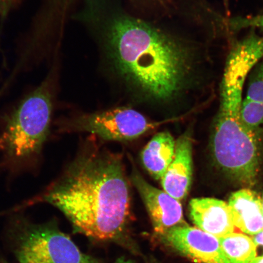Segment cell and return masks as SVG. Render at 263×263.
Wrapping results in <instances>:
<instances>
[{
	"label": "cell",
	"mask_w": 263,
	"mask_h": 263,
	"mask_svg": "<svg viewBox=\"0 0 263 263\" xmlns=\"http://www.w3.org/2000/svg\"><path fill=\"white\" fill-rule=\"evenodd\" d=\"M11 231L19 263H100L83 254L54 220L39 224L18 216Z\"/></svg>",
	"instance_id": "obj_5"
},
{
	"label": "cell",
	"mask_w": 263,
	"mask_h": 263,
	"mask_svg": "<svg viewBox=\"0 0 263 263\" xmlns=\"http://www.w3.org/2000/svg\"><path fill=\"white\" fill-rule=\"evenodd\" d=\"M246 83L241 115L247 125L255 127L263 124V58L253 68Z\"/></svg>",
	"instance_id": "obj_13"
},
{
	"label": "cell",
	"mask_w": 263,
	"mask_h": 263,
	"mask_svg": "<svg viewBox=\"0 0 263 263\" xmlns=\"http://www.w3.org/2000/svg\"><path fill=\"white\" fill-rule=\"evenodd\" d=\"M243 92L219 89L220 104L213 139L217 163L235 180L252 185L258 172L257 140L241 116Z\"/></svg>",
	"instance_id": "obj_4"
},
{
	"label": "cell",
	"mask_w": 263,
	"mask_h": 263,
	"mask_svg": "<svg viewBox=\"0 0 263 263\" xmlns=\"http://www.w3.org/2000/svg\"><path fill=\"white\" fill-rule=\"evenodd\" d=\"M0 263H9L4 259H0Z\"/></svg>",
	"instance_id": "obj_20"
},
{
	"label": "cell",
	"mask_w": 263,
	"mask_h": 263,
	"mask_svg": "<svg viewBox=\"0 0 263 263\" xmlns=\"http://www.w3.org/2000/svg\"><path fill=\"white\" fill-rule=\"evenodd\" d=\"M190 216L196 228L220 238L234 232L228 203L211 197H199L191 200Z\"/></svg>",
	"instance_id": "obj_9"
},
{
	"label": "cell",
	"mask_w": 263,
	"mask_h": 263,
	"mask_svg": "<svg viewBox=\"0 0 263 263\" xmlns=\"http://www.w3.org/2000/svg\"><path fill=\"white\" fill-rule=\"evenodd\" d=\"M71 1V0H54V2H57L59 4L63 3L64 5ZM139 1L146 3L147 5L153 6V7L165 10L171 7L173 0H139Z\"/></svg>",
	"instance_id": "obj_16"
},
{
	"label": "cell",
	"mask_w": 263,
	"mask_h": 263,
	"mask_svg": "<svg viewBox=\"0 0 263 263\" xmlns=\"http://www.w3.org/2000/svg\"><path fill=\"white\" fill-rule=\"evenodd\" d=\"M219 239L230 263H250L256 257V246L248 235L233 232Z\"/></svg>",
	"instance_id": "obj_14"
},
{
	"label": "cell",
	"mask_w": 263,
	"mask_h": 263,
	"mask_svg": "<svg viewBox=\"0 0 263 263\" xmlns=\"http://www.w3.org/2000/svg\"><path fill=\"white\" fill-rule=\"evenodd\" d=\"M251 238L255 243L256 249L258 248H263V230L256 233V235L251 236Z\"/></svg>",
	"instance_id": "obj_18"
},
{
	"label": "cell",
	"mask_w": 263,
	"mask_h": 263,
	"mask_svg": "<svg viewBox=\"0 0 263 263\" xmlns=\"http://www.w3.org/2000/svg\"><path fill=\"white\" fill-rule=\"evenodd\" d=\"M163 123L150 121L132 108L120 107L62 120L58 127L60 132H87L104 140L122 141L136 139Z\"/></svg>",
	"instance_id": "obj_6"
},
{
	"label": "cell",
	"mask_w": 263,
	"mask_h": 263,
	"mask_svg": "<svg viewBox=\"0 0 263 263\" xmlns=\"http://www.w3.org/2000/svg\"><path fill=\"white\" fill-rule=\"evenodd\" d=\"M18 1L19 0H0V14H6Z\"/></svg>",
	"instance_id": "obj_17"
},
{
	"label": "cell",
	"mask_w": 263,
	"mask_h": 263,
	"mask_svg": "<svg viewBox=\"0 0 263 263\" xmlns=\"http://www.w3.org/2000/svg\"><path fill=\"white\" fill-rule=\"evenodd\" d=\"M250 263H263V256H259Z\"/></svg>",
	"instance_id": "obj_19"
},
{
	"label": "cell",
	"mask_w": 263,
	"mask_h": 263,
	"mask_svg": "<svg viewBox=\"0 0 263 263\" xmlns=\"http://www.w3.org/2000/svg\"><path fill=\"white\" fill-rule=\"evenodd\" d=\"M192 140L186 133L176 141L175 154L161 179L164 192L179 201L189 192L193 177Z\"/></svg>",
	"instance_id": "obj_10"
},
{
	"label": "cell",
	"mask_w": 263,
	"mask_h": 263,
	"mask_svg": "<svg viewBox=\"0 0 263 263\" xmlns=\"http://www.w3.org/2000/svg\"><path fill=\"white\" fill-rule=\"evenodd\" d=\"M54 68L23 98L6 118L0 151L6 169L13 173L34 169L40 161L50 129L55 95Z\"/></svg>",
	"instance_id": "obj_3"
},
{
	"label": "cell",
	"mask_w": 263,
	"mask_h": 263,
	"mask_svg": "<svg viewBox=\"0 0 263 263\" xmlns=\"http://www.w3.org/2000/svg\"><path fill=\"white\" fill-rule=\"evenodd\" d=\"M228 205L235 228L253 236L263 230L262 203L254 191L245 189L232 194Z\"/></svg>",
	"instance_id": "obj_11"
},
{
	"label": "cell",
	"mask_w": 263,
	"mask_h": 263,
	"mask_svg": "<svg viewBox=\"0 0 263 263\" xmlns=\"http://www.w3.org/2000/svg\"><path fill=\"white\" fill-rule=\"evenodd\" d=\"M227 25L233 31L251 28L258 29L263 32V14L251 16H233L227 21Z\"/></svg>",
	"instance_id": "obj_15"
},
{
	"label": "cell",
	"mask_w": 263,
	"mask_h": 263,
	"mask_svg": "<svg viewBox=\"0 0 263 263\" xmlns=\"http://www.w3.org/2000/svg\"><path fill=\"white\" fill-rule=\"evenodd\" d=\"M104 15L87 5L84 16L97 29L108 64L121 82L153 100H173L197 83L196 46L122 10Z\"/></svg>",
	"instance_id": "obj_1"
},
{
	"label": "cell",
	"mask_w": 263,
	"mask_h": 263,
	"mask_svg": "<svg viewBox=\"0 0 263 263\" xmlns=\"http://www.w3.org/2000/svg\"><path fill=\"white\" fill-rule=\"evenodd\" d=\"M160 238L169 248L195 263H230L219 238L186 222Z\"/></svg>",
	"instance_id": "obj_7"
},
{
	"label": "cell",
	"mask_w": 263,
	"mask_h": 263,
	"mask_svg": "<svg viewBox=\"0 0 263 263\" xmlns=\"http://www.w3.org/2000/svg\"><path fill=\"white\" fill-rule=\"evenodd\" d=\"M176 141L169 132L154 136L141 153V160L150 175L161 180L166 172L175 154Z\"/></svg>",
	"instance_id": "obj_12"
},
{
	"label": "cell",
	"mask_w": 263,
	"mask_h": 263,
	"mask_svg": "<svg viewBox=\"0 0 263 263\" xmlns=\"http://www.w3.org/2000/svg\"><path fill=\"white\" fill-rule=\"evenodd\" d=\"M262 212H263V197H262Z\"/></svg>",
	"instance_id": "obj_21"
},
{
	"label": "cell",
	"mask_w": 263,
	"mask_h": 263,
	"mask_svg": "<svg viewBox=\"0 0 263 263\" xmlns=\"http://www.w3.org/2000/svg\"><path fill=\"white\" fill-rule=\"evenodd\" d=\"M36 201L57 207L78 232L88 237L117 238L130 216L122 157L97 148L82 152L33 203Z\"/></svg>",
	"instance_id": "obj_2"
},
{
	"label": "cell",
	"mask_w": 263,
	"mask_h": 263,
	"mask_svg": "<svg viewBox=\"0 0 263 263\" xmlns=\"http://www.w3.org/2000/svg\"><path fill=\"white\" fill-rule=\"evenodd\" d=\"M131 180L146 207L154 231L159 237L174 227L186 222L179 200L151 185L136 169L133 170Z\"/></svg>",
	"instance_id": "obj_8"
}]
</instances>
